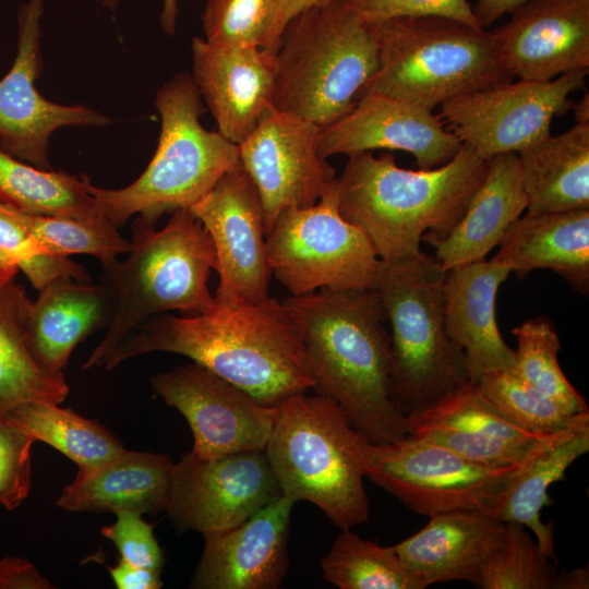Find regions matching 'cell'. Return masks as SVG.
I'll return each mask as SVG.
<instances>
[{"label":"cell","mask_w":589,"mask_h":589,"mask_svg":"<svg viewBox=\"0 0 589 589\" xmlns=\"http://www.w3.org/2000/svg\"><path fill=\"white\" fill-rule=\"evenodd\" d=\"M461 145L431 110L371 94L360 97L347 113L321 129L317 148L325 159L380 148L404 151L414 156L419 169L426 170L449 161Z\"/></svg>","instance_id":"20"},{"label":"cell","mask_w":589,"mask_h":589,"mask_svg":"<svg viewBox=\"0 0 589 589\" xmlns=\"http://www.w3.org/2000/svg\"><path fill=\"white\" fill-rule=\"evenodd\" d=\"M294 501L281 495L242 524L204 536L191 581L196 589H277L288 569Z\"/></svg>","instance_id":"21"},{"label":"cell","mask_w":589,"mask_h":589,"mask_svg":"<svg viewBox=\"0 0 589 589\" xmlns=\"http://www.w3.org/2000/svg\"><path fill=\"white\" fill-rule=\"evenodd\" d=\"M106 8L115 10L119 0H99ZM179 13L178 0H163V10L160 13L161 28L169 35L176 31V22Z\"/></svg>","instance_id":"49"},{"label":"cell","mask_w":589,"mask_h":589,"mask_svg":"<svg viewBox=\"0 0 589 589\" xmlns=\"http://www.w3.org/2000/svg\"><path fill=\"white\" fill-rule=\"evenodd\" d=\"M505 533L486 560L480 589H553L556 568L518 522H505Z\"/></svg>","instance_id":"37"},{"label":"cell","mask_w":589,"mask_h":589,"mask_svg":"<svg viewBox=\"0 0 589 589\" xmlns=\"http://www.w3.org/2000/svg\"><path fill=\"white\" fill-rule=\"evenodd\" d=\"M589 567L588 565L574 568L572 570L556 572L553 589H588Z\"/></svg>","instance_id":"48"},{"label":"cell","mask_w":589,"mask_h":589,"mask_svg":"<svg viewBox=\"0 0 589 589\" xmlns=\"http://www.w3.org/2000/svg\"><path fill=\"white\" fill-rule=\"evenodd\" d=\"M359 460L365 478L410 510L428 517L455 510L497 517L514 480L528 462L486 467L410 435L389 444H373L363 436Z\"/></svg>","instance_id":"10"},{"label":"cell","mask_w":589,"mask_h":589,"mask_svg":"<svg viewBox=\"0 0 589 589\" xmlns=\"http://www.w3.org/2000/svg\"><path fill=\"white\" fill-rule=\"evenodd\" d=\"M45 0H29L17 16V53L0 80V147L13 157L51 170L49 139L62 127H103L111 120L86 106H64L44 98L35 87L43 69L41 27Z\"/></svg>","instance_id":"17"},{"label":"cell","mask_w":589,"mask_h":589,"mask_svg":"<svg viewBox=\"0 0 589 589\" xmlns=\"http://www.w3.org/2000/svg\"><path fill=\"white\" fill-rule=\"evenodd\" d=\"M31 301L15 277L0 284V418L28 402L60 404L70 390L64 374L41 366L27 346Z\"/></svg>","instance_id":"30"},{"label":"cell","mask_w":589,"mask_h":589,"mask_svg":"<svg viewBox=\"0 0 589 589\" xmlns=\"http://www.w3.org/2000/svg\"><path fill=\"white\" fill-rule=\"evenodd\" d=\"M489 160L468 145L432 169L398 167L393 154L349 155L336 178L340 215L361 228L380 260L419 254L424 235L446 236L482 183Z\"/></svg>","instance_id":"3"},{"label":"cell","mask_w":589,"mask_h":589,"mask_svg":"<svg viewBox=\"0 0 589 589\" xmlns=\"http://www.w3.org/2000/svg\"><path fill=\"white\" fill-rule=\"evenodd\" d=\"M155 106L161 128L144 172L116 190L87 181L99 212L118 229L136 214L157 221L163 214L190 207L226 172L241 166L238 145L203 128L205 108L192 76L176 74L158 89Z\"/></svg>","instance_id":"6"},{"label":"cell","mask_w":589,"mask_h":589,"mask_svg":"<svg viewBox=\"0 0 589 589\" xmlns=\"http://www.w3.org/2000/svg\"><path fill=\"white\" fill-rule=\"evenodd\" d=\"M87 181L85 175L77 178L65 171L39 169L0 147V202L24 213L110 224L88 192Z\"/></svg>","instance_id":"31"},{"label":"cell","mask_w":589,"mask_h":589,"mask_svg":"<svg viewBox=\"0 0 589 589\" xmlns=\"http://www.w3.org/2000/svg\"><path fill=\"white\" fill-rule=\"evenodd\" d=\"M193 81L218 132L239 145L272 103L276 53L260 46L220 45L195 37L191 45Z\"/></svg>","instance_id":"22"},{"label":"cell","mask_w":589,"mask_h":589,"mask_svg":"<svg viewBox=\"0 0 589 589\" xmlns=\"http://www.w3.org/2000/svg\"><path fill=\"white\" fill-rule=\"evenodd\" d=\"M335 183L314 205L283 211L266 233L272 274L291 296L373 284L380 259L364 231L340 215Z\"/></svg>","instance_id":"11"},{"label":"cell","mask_w":589,"mask_h":589,"mask_svg":"<svg viewBox=\"0 0 589 589\" xmlns=\"http://www.w3.org/2000/svg\"><path fill=\"white\" fill-rule=\"evenodd\" d=\"M154 390L187 419L194 438L191 452L218 457L265 450L277 406L260 402L207 368L191 363L152 376Z\"/></svg>","instance_id":"16"},{"label":"cell","mask_w":589,"mask_h":589,"mask_svg":"<svg viewBox=\"0 0 589 589\" xmlns=\"http://www.w3.org/2000/svg\"><path fill=\"white\" fill-rule=\"evenodd\" d=\"M528 214L589 208V123L517 154Z\"/></svg>","instance_id":"29"},{"label":"cell","mask_w":589,"mask_h":589,"mask_svg":"<svg viewBox=\"0 0 589 589\" xmlns=\"http://www.w3.org/2000/svg\"><path fill=\"white\" fill-rule=\"evenodd\" d=\"M527 1L529 0H477L472 11L481 27L485 29L505 13Z\"/></svg>","instance_id":"47"},{"label":"cell","mask_w":589,"mask_h":589,"mask_svg":"<svg viewBox=\"0 0 589 589\" xmlns=\"http://www.w3.org/2000/svg\"><path fill=\"white\" fill-rule=\"evenodd\" d=\"M574 111L576 123H589V95L586 92L582 98L570 108Z\"/></svg>","instance_id":"50"},{"label":"cell","mask_w":589,"mask_h":589,"mask_svg":"<svg viewBox=\"0 0 589 589\" xmlns=\"http://www.w3.org/2000/svg\"><path fill=\"white\" fill-rule=\"evenodd\" d=\"M50 581L23 557L0 560V589H51Z\"/></svg>","instance_id":"44"},{"label":"cell","mask_w":589,"mask_h":589,"mask_svg":"<svg viewBox=\"0 0 589 589\" xmlns=\"http://www.w3.org/2000/svg\"><path fill=\"white\" fill-rule=\"evenodd\" d=\"M207 230L216 252V308L255 304L269 298L272 271L264 208L254 183L240 166L226 172L189 207Z\"/></svg>","instance_id":"14"},{"label":"cell","mask_w":589,"mask_h":589,"mask_svg":"<svg viewBox=\"0 0 589 589\" xmlns=\"http://www.w3.org/2000/svg\"><path fill=\"white\" fill-rule=\"evenodd\" d=\"M38 291L26 314V342L41 366L63 373L77 344L107 327L113 300L103 283L70 277L56 278Z\"/></svg>","instance_id":"25"},{"label":"cell","mask_w":589,"mask_h":589,"mask_svg":"<svg viewBox=\"0 0 589 589\" xmlns=\"http://www.w3.org/2000/svg\"><path fill=\"white\" fill-rule=\"evenodd\" d=\"M446 272L431 255L380 260L371 289L392 334L390 395L405 416L471 382L464 351L444 318Z\"/></svg>","instance_id":"5"},{"label":"cell","mask_w":589,"mask_h":589,"mask_svg":"<svg viewBox=\"0 0 589 589\" xmlns=\"http://www.w3.org/2000/svg\"><path fill=\"white\" fill-rule=\"evenodd\" d=\"M512 333L517 340L512 371L552 398L567 413L589 412L585 398L560 366L561 341L552 322L545 316H538L514 327Z\"/></svg>","instance_id":"35"},{"label":"cell","mask_w":589,"mask_h":589,"mask_svg":"<svg viewBox=\"0 0 589 589\" xmlns=\"http://www.w3.org/2000/svg\"><path fill=\"white\" fill-rule=\"evenodd\" d=\"M505 529V522L491 514L447 512L430 516L421 530L394 548L425 588L453 580L478 587L482 568Z\"/></svg>","instance_id":"24"},{"label":"cell","mask_w":589,"mask_h":589,"mask_svg":"<svg viewBox=\"0 0 589 589\" xmlns=\"http://www.w3.org/2000/svg\"><path fill=\"white\" fill-rule=\"evenodd\" d=\"M0 250L40 290L59 277L92 281L85 267L69 259L50 254L24 227L17 209L0 202Z\"/></svg>","instance_id":"39"},{"label":"cell","mask_w":589,"mask_h":589,"mask_svg":"<svg viewBox=\"0 0 589 589\" xmlns=\"http://www.w3.org/2000/svg\"><path fill=\"white\" fill-rule=\"evenodd\" d=\"M7 418L35 441L47 443L69 457L79 468L103 465L125 450L98 421L61 408L57 402H28Z\"/></svg>","instance_id":"33"},{"label":"cell","mask_w":589,"mask_h":589,"mask_svg":"<svg viewBox=\"0 0 589 589\" xmlns=\"http://www.w3.org/2000/svg\"><path fill=\"white\" fill-rule=\"evenodd\" d=\"M116 516V521L104 527L101 533L115 543L121 560L136 567L161 572L164 556L153 526L136 512L120 510Z\"/></svg>","instance_id":"43"},{"label":"cell","mask_w":589,"mask_h":589,"mask_svg":"<svg viewBox=\"0 0 589 589\" xmlns=\"http://www.w3.org/2000/svg\"><path fill=\"white\" fill-rule=\"evenodd\" d=\"M377 68L369 24L345 0H327L292 17L276 51L272 104L326 127L354 105Z\"/></svg>","instance_id":"7"},{"label":"cell","mask_w":589,"mask_h":589,"mask_svg":"<svg viewBox=\"0 0 589 589\" xmlns=\"http://www.w3.org/2000/svg\"><path fill=\"white\" fill-rule=\"evenodd\" d=\"M280 0H208L202 16L205 39L220 45L264 47Z\"/></svg>","instance_id":"40"},{"label":"cell","mask_w":589,"mask_h":589,"mask_svg":"<svg viewBox=\"0 0 589 589\" xmlns=\"http://www.w3.org/2000/svg\"><path fill=\"white\" fill-rule=\"evenodd\" d=\"M172 467L167 454L125 449L103 465L79 468L56 503L70 512L157 513L166 508Z\"/></svg>","instance_id":"28"},{"label":"cell","mask_w":589,"mask_h":589,"mask_svg":"<svg viewBox=\"0 0 589 589\" xmlns=\"http://www.w3.org/2000/svg\"><path fill=\"white\" fill-rule=\"evenodd\" d=\"M588 450L589 425L541 450L514 480L497 516L504 522H518L531 529L541 552L551 560H556L554 526L541 520L542 508L552 503L548 489L565 479L567 468Z\"/></svg>","instance_id":"32"},{"label":"cell","mask_w":589,"mask_h":589,"mask_svg":"<svg viewBox=\"0 0 589 589\" xmlns=\"http://www.w3.org/2000/svg\"><path fill=\"white\" fill-rule=\"evenodd\" d=\"M27 231L50 253L58 256L88 254L100 263L128 253L130 241L115 226L98 225L70 217L27 214L17 209Z\"/></svg>","instance_id":"38"},{"label":"cell","mask_w":589,"mask_h":589,"mask_svg":"<svg viewBox=\"0 0 589 589\" xmlns=\"http://www.w3.org/2000/svg\"><path fill=\"white\" fill-rule=\"evenodd\" d=\"M283 302L299 329L317 394L333 399L373 444L406 437V416L390 395V335L375 291L322 288Z\"/></svg>","instance_id":"2"},{"label":"cell","mask_w":589,"mask_h":589,"mask_svg":"<svg viewBox=\"0 0 589 589\" xmlns=\"http://www.w3.org/2000/svg\"><path fill=\"white\" fill-rule=\"evenodd\" d=\"M321 129L268 103L238 145L241 167L263 203L266 233L283 211L310 207L334 185L335 169L318 154Z\"/></svg>","instance_id":"15"},{"label":"cell","mask_w":589,"mask_h":589,"mask_svg":"<svg viewBox=\"0 0 589 589\" xmlns=\"http://www.w3.org/2000/svg\"><path fill=\"white\" fill-rule=\"evenodd\" d=\"M327 0H280L273 28L264 45V49L276 53L281 33L288 22L300 12Z\"/></svg>","instance_id":"46"},{"label":"cell","mask_w":589,"mask_h":589,"mask_svg":"<svg viewBox=\"0 0 589 589\" xmlns=\"http://www.w3.org/2000/svg\"><path fill=\"white\" fill-rule=\"evenodd\" d=\"M518 155L504 153L489 159L485 177L465 214L443 238L424 235L445 271L485 260L510 225L527 209Z\"/></svg>","instance_id":"26"},{"label":"cell","mask_w":589,"mask_h":589,"mask_svg":"<svg viewBox=\"0 0 589 589\" xmlns=\"http://www.w3.org/2000/svg\"><path fill=\"white\" fill-rule=\"evenodd\" d=\"M509 14L491 39L513 77L551 81L589 69V0H529Z\"/></svg>","instance_id":"19"},{"label":"cell","mask_w":589,"mask_h":589,"mask_svg":"<svg viewBox=\"0 0 589 589\" xmlns=\"http://www.w3.org/2000/svg\"><path fill=\"white\" fill-rule=\"evenodd\" d=\"M525 278L548 268L575 291L589 292V208L526 214L516 219L492 257Z\"/></svg>","instance_id":"27"},{"label":"cell","mask_w":589,"mask_h":589,"mask_svg":"<svg viewBox=\"0 0 589 589\" xmlns=\"http://www.w3.org/2000/svg\"><path fill=\"white\" fill-rule=\"evenodd\" d=\"M362 437L333 399L301 393L277 405L264 452L283 495L314 504L340 530L352 529L370 514Z\"/></svg>","instance_id":"8"},{"label":"cell","mask_w":589,"mask_h":589,"mask_svg":"<svg viewBox=\"0 0 589 589\" xmlns=\"http://www.w3.org/2000/svg\"><path fill=\"white\" fill-rule=\"evenodd\" d=\"M323 578L340 589H424L394 546L341 530L321 561Z\"/></svg>","instance_id":"34"},{"label":"cell","mask_w":589,"mask_h":589,"mask_svg":"<svg viewBox=\"0 0 589 589\" xmlns=\"http://www.w3.org/2000/svg\"><path fill=\"white\" fill-rule=\"evenodd\" d=\"M366 23L395 17L442 16L482 28L468 0H345Z\"/></svg>","instance_id":"42"},{"label":"cell","mask_w":589,"mask_h":589,"mask_svg":"<svg viewBox=\"0 0 589 589\" xmlns=\"http://www.w3.org/2000/svg\"><path fill=\"white\" fill-rule=\"evenodd\" d=\"M589 69L551 81L496 83L442 104L445 128L481 157L524 152L543 140L555 116L570 109L569 95L582 88Z\"/></svg>","instance_id":"12"},{"label":"cell","mask_w":589,"mask_h":589,"mask_svg":"<svg viewBox=\"0 0 589 589\" xmlns=\"http://www.w3.org/2000/svg\"><path fill=\"white\" fill-rule=\"evenodd\" d=\"M408 435L441 444L486 467L521 466L575 431L531 433L501 413L469 383L431 406L406 416Z\"/></svg>","instance_id":"18"},{"label":"cell","mask_w":589,"mask_h":589,"mask_svg":"<svg viewBox=\"0 0 589 589\" xmlns=\"http://www.w3.org/2000/svg\"><path fill=\"white\" fill-rule=\"evenodd\" d=\"M476 385L501 413L531 433L549 435L589 424V412L567 413L512 370L485 373Z\"/></svg>","instance_id":"36"},{"label":"cell","mask_w":589,"mask_h":589,"mask_svg":"<svg viewBox=\"0 0 589 589\" xmlns=\"http://www.w3.org/2000/svg\"><path fill=\"white\" fill-rule=\"evenodd\" d=\"M156 223L139 215L127 259L101 263L100 283L111 293L113 311L84 369L103 366L120 341L154 315H199L215 305L208 279L216 269V252L203 224L189 207L173 212L161 230Z\"/></svg>","instance_id":"4"},{"label":"cell","mask_w":589,"mask_h":589,"mask_svg":"<svg viewBox=\"0 0 589 589\" xmlns=\"http://www.w3.org/2000/svg\"><path fill=\"white\" fill-rule=\"evenodd\" d=\"M108 570L119 589H159L163 587L160 570L136 567L121 558L117 565L108 567Z\"/></svg>","instance_id":"45"},{"label":"cell","mask_w":589,"mask_h":589,"mask_svg":"<svg viewBox=\"0 0 589 589\" xmlns=\"http://www.w3.org/2000/svg\"><path fill=\"white\" fill-rule=\"evenodd\" d=\"M35 442L17 424L0 418V505L9 510L19 507L29 493Z\"/></svg>","instance_id":"41"},{"label":"cell","mask_w":589,"mask_h":589,"mask_svg":"<svg viewBox=\"0 0 589 589\" xmlns=\"http://www.w3.org/2000/svg\"><path fill=\"white\" fill-rule=\"evenodd\" d=\"M154 351L185 356L267 406L314 387L299 329L284 302L271 297L199 315H154L128 334L103 366Z\"/></svg>","instance_id":"1"},{"label":"cell","mask_w":589,"mask_h":589,"mask_svg":"<svg viewBox=\"0 0 589 589\" xmlns=\"http://www.w3.org/2000/svg\"><path fill=\"white\" fill-rule=\"evenodd\" d=\"M510 274L507 265L493 259L446 272L443 284L445 326L466 356L472 383L485 373L513 369L514 349L504 341L495 316L498 288Z\"/></svg>","instance_id":"23"},{"label":"cell","mask_w":589,"mask_h":589,"mask_svg":"<svg viewBox=\"0 0 589 589\" xmlns=\"http://www.w3.org/2000/svg\"><path fill=\"white\" fill-rule=\"evenodd\" d=\"M283 495L264 450L173 462L165 510L180 531L231 529Z\"/></svg>","instance_id":"13"},{"label":"cell","mask_w":589,"mask_h":589,"mask_svg":"<svg viewBox=\"0 0 589 589\" xmlns=\"http://www.w3.org/2000/svg\"><path fill=\"white\" fill-rule=\"evenodd\" d=\"M369 27L377 68L356 101L378 94L432 111L460 95L513 80L484 28L442 16L395 17Z\"/></svg>","instance_id":"9"}]
</instances>
